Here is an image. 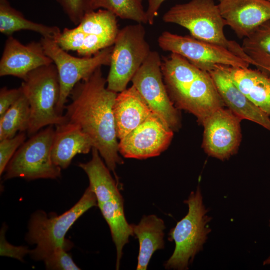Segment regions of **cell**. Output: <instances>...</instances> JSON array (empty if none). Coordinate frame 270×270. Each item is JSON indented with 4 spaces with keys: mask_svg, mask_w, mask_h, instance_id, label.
Wrapping results in <instances>:
<instances>
[{
    "mask_svg": "<svg viewBox=\"0 0 270 270\" xmlns=\"http://www.w3.org/2000/svg\"><path fill=\"white\" fill-rule=\"evenodd\" d=\"M98 68L88 78L78 82L66 106L68 122L78 125L90 138L110 170L116 174L124 163L119 155L114 106L118 93L109 90L107 80Z\"/></svg>",
    "mask_w": 270,
    "mask_h": 270,
    "instance_id": "obj_1",
    "label": "cell"
},
{
    "mask_svg": "<svg viewBox=\"0 0 270 270\" xmlns=\"http://www.w3.org/2000/svg\"><path fill=\"white\" fill-rule=\"evenodd\" d=\"M163 78L172 102L194 115L201 124L212 113L225 106L210 74L186 60L170 64L164 70Z\"/></svg>",
    "mask_w": 270,
    "mask_h": 270,
    "instance_id": "obj_2",
    "label": "cell"
},
{
    "mask_svg": "<svg viewBox=\"0 0 270 270\" xmlns=\"http://www.w3.org/2000/svg\"><path fill=\"white\" fill-rule=\"evenodd\" d=\"M162 20L184 28L195 38L228 49L252 64L242 46L225 36L226 24L214 0H191L176 4L165 13Z\"/></svg>",
    "mask_w": 270,
    "mask_h": 270,
    "instance_id": "obj_3",
    "label": "cell"
},
{
    "mask_svg": "<svg viewBox=\"0 0 270 270\" xmlns=\"http://www.w3.org/2000/svg\"><path fill=\"white\" fill-rule=\"evenodd\" d=\"M184 202L188 212L169 233V240L174 242L176 246L164 264L166 270H188L196 254L203 250L212 232L209 224L212 218L208 214L199 186Z\"/></svg>",
    "mask_w": 270,
    "mask_h": 270,
    "instance_id": "obj_4",
    "label": "cell"
},
{
    "mask_svg": "<svg viewBox=\"0 0 270 270\" xmlns=\"http://www.w3.org/2000/svg\"><path fill=\"white\" fill-rule=\"evenodd\" d=\"M20 88L30 108L28 136H34L44 127L68 122L64 115L58 111L60 86L58 71L54 63L29 73Z\"/></svg>",
    "mask_w": 270,
    "mask_h": 270,
    "instance_id": "obj_5",
    "label": "cell"
},
{
    "mask_svg": "<svg viewBox=\"0 0 270 270\" xmlns=\"http://www.w3.org/2000/svg\"><path fill=\"white\" fill-rule=\"evenodd\" d=\"M119 30L117 16L106 10H99L86 14L76 28H64L56 42L66 52L90 57L113 46Z\"/></svg>",
    "mask_w": 270,
    "mask_h": 270,
    "instance_id": "obj_6",
    "label": "cell"
},
{
    "mask_svg": "<svg viewBox=\"0 0 270 270\" xmlns=\"http://www.w3.org/2000/svg\"><path fill=\"white\" fill-rule=\"evenodd\" d=\"M151 52L142 24L128 26L120 30L113 46L108 88L116 93L126 90Z\"/></svg>",
    "mask_w": 270,
    "mask_h": 270,
    "instance_id": "obj_7",
    "label": "cell"
},
{
    "mask_svg": "<svg viewBox=\"0 0 270 270\" xmlns=\"http://www.w3.org/2000/svg\"><path fill=\"white\" fill-rule=\"evenodd\" d=\"M54 134V126H50L25 142L8 164L4 180L21 178L32 180L60 178L62 168L52 158Z\"/></svg>",
    "mask_w": 270,
    "mask_h": 270,
    "instance_id": "obj_8",
    "label": "cell"
},
{
    "mask_svg": "<svg viewBox=\"0 0 270 270\" xmlns=\"http://www.w3.org/2000/svg\"><path fill=\"white\" fill-rule=\"evenodd\" d=\"M96 206V196L88 188L80 200L60 216H49L43 210L36 211L30 217L26 240L39 248L62 247L68 250L72 244L66 240V233L81 216Z\"/></svg>",
    "mask_w": 270,
    "mask_h": 270,
    "instance_id": "obj_9",
    "label": "cell"
},
{
    "mask_svg": "<svg viewBox=\"0 0 270 270\" xmlns=\"http://www.w3.org/2000/svg\"><path fill=\"white\" fill-rule=\"evenodd\" d=\"M40 42L58 71L60 86L58 111L64 115L68 98L75 86L90 76L98 68L110 66L113 46L90 57L77 58L68 54L54 40L42 38Z\"/></svg>",
    "mask_w": 270,
    "mask_h": 270,
    "instance_id": "obj_10",
    "label": "cell"
},
{
    "mask_svg": "<svg viewBox=\"0 0 270 270\" xmlns=\"http://www.w3.org/2000/svg\"><path fill=\"white\" fill-rule=\"evenodd\" d=\"M164 51L178 54L200 70L208 72L216 66L248 68L250 64L228 49L192 36H181L168 32L158 38Z\"/></svg>",
    "mask_w": 270,
    "mask_h": 270,
    "instance_id": "obj_11",
    "label": "cell"
},
{
    "mask_svg": "<svg viewBox=\"0 0 270 270\" xmlns=\"http://www.w3.org/2000/svg\"><path fill=\"white\" fill-rule=\"evenodd\" d=\"M132 82L152 112L174 132L178 131L181 126L180 118L164 82L159 53L150 52Z\"/></svg>",
    "mask_w": 270,
    "mask_h": 270,
    "instance_id": "obj_12",
    "label": "cell"
},
{
    "mask_svg": "<svg viewBox=\"0 0 270 270\" xmlns=\"http://www.w3.org/2000/svg\"><path fill=\"white\" fill-rule=\"evenodd\" d=\"M242 120L229 109L220 108L204 121L202 148L210 156L221 160L236 154L242 141Z\"/></svg>",
    "mask_w": 270,
    "mask_h": 270,
    "instance_id": "obj_13",
    "label": "cell"
},
{
    "mask_svg": "<svg viewBox=\"0 0 270 270\" xmlns=\"http://www.w3.org/2000/svg\"><path fill=\"white\" fill-rule=\"evenodd\" d=\"M174 132L159 116L152 112L120 140V154L125 158L138 160L158 156L170 144Z\"/></svg>",
    "mask_w": 270,
    "mask_h": 270,
    "instance_id": "obj_14",
    "label": "cell"
},
{
    "mask_svg": "<svg viewBox=\"0 0 270 270\" xmlns=\"http://www.w3.org/2000/svg\"><path fill=\"white\" fill-rule=\"evenodd\" d=\"M52 63L40 42L24 45L12 36L6 42L0 61V76H13L24 80L34 70Z\"/></svg>",
    "mask_w": 270,
    "mask_h": 270,
    "instance_id": "obj_15",
    "label": "cell"
},
{
    "mask_svg": "<svg viewBox=\"0 0 270 270\" xmlns=\"http://www.w3.org/2000/svg\"><path fill=\"white\" fill-rule=\"evenodd\" d=\"M226 26L240 38H244L265 22L270 20V0H218Z\"/></svg>",
    "mask_w": 270,
    "mask_h": 270,
    "instance_id": "obj_16",
    "label": "cell"
},
{
    "mask_svg": "<svg viewBox=\"0 0 270 270\" xmlns=\"http://www.w3.org/2000/svg\"><path fill=\"white\" fill-rule=\"evenodd\" d=\"M225 106L240 119L256 123L270 131L269 116L254 104L238 88L223 66L208 72Z\"/></svg>",
    "mask_w": 270,
    "mask_h": 270,
    "instance_id": "obj_17",
    "label": "cell"
},
{
    "mask_svg": "<svg viewBox=\"0 0 270 270\" xmlns=\"http://www.w3.org/2000/svg\"><path fill=\"white\" fill-rule=\"evenodd\" d=\"M52 149L54 163L67 168L78 154H87L94 148L90 138L77 124L66 122L56 126Z\"/></svg>",
    "mask_w": 270,
    "mask_h": 270,
    "instance_id": "obj_18",
    "label": "cell"
},
{
    "mask_svg": "<svg viewBox=\"0 0 270 270\" xmlns=\"http://www.w3.org/2000/svg\"><path fill=\"white\" fill-rule=\"evenodd\" d=\"M152 111L133 86L118 93L114 106L118 139H122L144 122Z\"/></svg>",
    "mask_w": 270,
    "mask_h": 270,
    "instance_id": "obj_19",
    "label": "cell"
},
{
    "mask_svg": "<svg viewBox=\"0 0 270 270\" xmlns=\"http://www.w3.org/2000/svg\"><path fill=\"white\" fill-rule=\"evenodd\" d=\"M240 91L270 116V76L260 70L223 66Z\"/></svg>",
    "mask_w": 270,
    "mask_h": 270,
    "instance_id": "obj_20",
    "label": "cell"
},
{
    "mask_svg": "<svg viewBox=\"0 0 270 270\" xmlns=\"http://www.w3.org/2000/svg\"><path fill=\"white\" fill-rule=\"evenodd\" d=\"M132 226L140 244L136 270H146L155 252L164 248L165 224L156 216L149 215L144 216L138 224Z\"/></svg>",
    "mask_w": 270,
    "mask_h": 270,
    "instance_id": "obj_21",
    "label": "cell"
},
{
    "mask_svg": "<svg viewBox=\"0 0 270 270\" xmlns=\"http://www.w3.org/2000/svg\"><path fill=\"white\" fill-rule=\"evenodd\" d=\"M122 196H120L104 202L98 203V206L108 223L116 249V268L118 270L123 256V249L128 244L130 237L134 236L132 224L126 218Z\"/></svg>",
    "mask_w": 270,
    "mask_h": 270,
    "instance_id": "obj_22",
    "label": "cell"
},
{
    "mask_svg": "<svg viewBox=\"0 0 270 270\" xmlns=\"http://www.w3.org/2000/svg\"><path fill=\"white\" fill-rule=\"evenodd\" d=\"M101 157L98 150L93 148L92 160L86 163L78 164L88 178V188L96 195L98 203L108 202L122 195L118 183Z\"/></svg>",
    "mask_w": 270,
    "mask_h": 270,
    "instance_id": "obj_23",
    "label": "cell"
},
{
    "mask_svg": "<svg viewBox=\"0 0 270 270\" xmlns=\"http://www.w3.org/2000/svg\"><path fill=\"white\" fill-rule=\"evenodd\" d=\"M21 30L32 31L40 34L42 38L56 41L61 34L58 26H50L26 19L18 10L13 8L8 0H0V32L12 36Z\"/></svg>",
    "mask_w": 270,
    "mask_h": 270,
    "instance_id": "obj_24",
    "label": "cell"
},
{
    "mask_svg": "<svg viewBox=\"0 0 270 270\" xmlns=\"http://www.w3.org/2000/svg\"><path fill=\"white\" fill-rule=\"evenodd\" d=\"M246 56L262 72L270 68V20L256 28L244 38L242 46Z\"/></svg>",
    "mask_w": 270,
    "mask_h": 270,
    "instance_id": "obj_25",
    "label": "cell"
},
{
    "mask_svg": "<svg viewBox=\"0 0 270 270\" xmlns=\"http://www.w3.org/2000/svg\"><path fill=\"white\" fill-rule=\"evenodd\" d=\"M30 119V105L23 94L19 100L0 117V141L14 137L18 132H28Z\"/></svg>",
    "mask_w": 270,
    "mask_h": 270,
    "instance_id": "obj_26",
    "label": "cell"
},
{
    "mask_svg": "<svg viewBox=\"0 0 270 270\" xmlns=\"http://www.w3.org/2000/svg\"><path fill=\"white\" fill-rule=\"evenodd\" d=\"M95 6L96 10L101 8L106 10L123 20L148 24L142 0H96Z\"/></svg>",
    "mask_w": 270,
    "mask_h": 270,
    "instance_id": "obj_27",
    "label": "cell"
},
{
    "mask_svg": "<svg viewBox=\"0 0 270 270\" xmlns=\"http://www.w3.org/2000/svg\"><path fill=\"white\" fill-rule=\"evenodd\" d=\"M67 251L62 247L46 248L36 246L35 249L30 250V254L35 260L43 261L48 270H80Z\"/></svg>",
    "mask_w": 270,
    "mask_h": 270,
    "instance_id": "obj_28",
    "label": "cell"
},
{
    "mask_svg": "<svg viewBox=\"0 0 270 270\" xmlns=\"http://www.w3.org/2000/svg\"><path fill=\"white\" fill-rule=\"evenodd\" d=\"M70 22L78 25L84 16L96 10V0H56Z\"/></svg>",
    "mask_w": 270,
    "mask_h": 270,
    "instance_id": "obj_29",
    "label": "cell"
},
{
    "mask_svg": "<svg viewBox=\"0 0 270 270\" xmlns=\"http://www.w3.org/2000/svg\"><path fill=\"white\" fill-rule=\"evenodd\" d=\"M25 132H20L14 137L0 141V176L5 170L14 154L26 142Z\"/></svg>",
    "mask_w": 270,
    "mask_h": 270,
    "instance_id": "obj_30",
    "label": "cell"
},
{
    "mask_svg": "<svg viewBox=\"0 0 270 270\" xmlns=\"http://www.w3.org/2000/svg\"><path fill=\"white\" fill-rule=\"evenodd\" d=\"M6 226L4 224L0 234V255L23 262L24 257L28 254H30V250L28 247L16 246L8 242L6 236Z\"/></svg>",
    "mask_w": 270,
    "mask_h": 270,
    "instance_id": "obj_31",
    "label": "cell"
},
{
    "mask_svg": "<svg viewBox=\"0 0 270 270\" xmlns=\"http://www.w3.org/2000/svg\"><path fill=\"white\" fill-rule=\"evenodd\" d=\"M23 92L21 88L14 89H8L2 88L0 90V117L22 96Z\"/></svg>",
    "mask_w": 270,
    "mask_h": 270,
    "instance_id": "obj_32",
    "label": "cell"
},
{
    "mask_svg": "<svg viewBox=\"0 0 270 270\" xmlns=\"http://www.w3.org/2000/svg\"><path fill=\"white\" fill-rule=\"evenodd\" d=\"M166 0H147L148 8L146 12L148 24L152 25L158 16L162 4Z\"/></svg>",
    "mask_w": 270,
    "mask_h": 270,
    "instance_id": "obj_33",
    "label": "cell"
},
{
    "mask_svg": "<svg viewBox=\"0 0 270 270\" xmlns=\"http://www.w3.org/2000/svg\"><path fill=\"white\" fill-rule=\"evenodd\" d=\"M264 265H270V256L264 262Z\"/></svg>",
    "mask_w": 270,
    "mask_h": 270,
    "instance_id": "obj_34",
    "label": "cell"
},
{
    "mask_svg": "<svg viewBox=\"0 0 270 270\" xmlns=\"http://www.w3.org/2000/svg\"><path fill=\"white\" fill-rule=\"evenodd\" d=\"M264 72L270 76V68L266 69Z\"/></svg>",
    "mask_w": 270,
    "mask_h": 270,
    "instance_id": "obj_35",
    "label": "cell"
},
{
    "mask_svg": "<svg viewBox=\"0 0 270 270\" xmlns=\"http://www.w3.org/2000/svg\"><path fill=\"white\" fill-rule=\"evenodd\" d=\"M269 226H270V224H269Z\"/></svg>",
    "mask_w": 270,
    "mask_h": 270,
    "instance_id": "obj_36",
    "label": "cell"
},
{
    "mask_svg": "<svg viewBox=\"0 0 270 270\" xmlns=\"http://www.w3.org/2000/svg\"></svg>",
    "mask_w": 270,
    "mask_h": 270,
    "instance_id": "obj_37",
    "label": "cell"
}]
</instances>
